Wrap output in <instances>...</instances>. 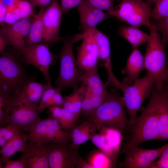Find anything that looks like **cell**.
<instances>
[{
  "label": "cell",
  "mask_w": 168,
  "mask_h": 168,
  "mask_svg": "<svg viewBox=\"0 0 168 168\" xmlns=\"http://www.w3.org/2000/svg\"><path fill=\"white\" fill-rule=\"evenodd\" d=\"M155 23L158 30L161 33L162 42L165 44H168V16L156 20Z\"/></svg>",
  "instance_id": "obj_38"
},
{
  "label": "cell",
  "mask_w": 168,
  "mask_h": 168,
  "mask_svg": "<svg viewBox=\"0 0 168 168\" xmlns=\"http://www.w3.org/2000/svg\"><path fill=\"white\" fill-rule=\"evenodd\" d=\"M93 113L89 95L86 90L82 103L81 113L84 116L88 118L91 116Z\"/></svg>",
  "instance_id": "obj_39"
},
{
  "label": "cell",
  "mask_w": 168,
  "mask_h": 168,
  "mask_svg": "<svg viewBox=\"0 0 168 168\" xmlns=\"http://www.w3.org/2000/svg\"><path fill=\"white\" fill-rule=\"evenodd\" d=\"M149 102L140 115L130 124L127 143L138 146L145 141L158 139L161 90L153 87Z\"/></svg>",
  "instance_id": "obj_1"
},
{
  "label": "cell",
  "mask_w": 168,
  "mask_h": 168,
  "mask_svg": "<svg viewBox=\"0 0 168 168\" xmlns=\"http://www.w3.org/2000/svg\"><path fill=\"white\" fill-rule=\"evenodd\" d=\"M119 35L127 40L133 48L147 42L149 35L134 27L123 25L118 28Z\"/></svg>",
  "instance_id": "obj_24"
},
{
  "label": "cell",
  "mask_w": 168,
  "mask_h": 168,
  "mask_svg": "<svg viewBox=\"0 0 168 168\" xmlns=\"http://www.w3.org/2000/svg\"><path fill=\"white\" fill-rule=\"evenodd\" d=\"M144 69V57L137 48H133L126 66L121 71L122 74L126 75L122 83L125 85L131 84L139 78L140 73Z\"/></svg>",
  "instance_id": "obj_19"
},
{
  "label": "cell",
  "mask_w": 168,
  "mask_h": 168,
  "mask_svg": "<svg viewBox=\"0 0 168 168\" xmlns=\"http://www.w3.org/2000/svg\"><path fill=\"white\" fill-rule=\"evenodd\" d=\"M153 85L152 78L147 73L130 84L122 83L120 90L123 93L122 100L130 124L137 117L138 111L144 100L152 93Z\"/></svg>",
  "instance_id": "obj_6"
},
{
  "label": "cell",
  "mask_w": 168,
  "mask_h": 168,
  "mask_svg": "<svg viewBox=\"0 0 168 168\" xmlns=\"http://www.w3.org/2000/svg\"><path fill=\"white\" fill-rule=\"evenodd\" d=\"M120 3L109 14L124 21L130 26L138 28L152 25L150 20L151 12L150 3L142 0H121Z\"/></svg>",
  "instance_id": "obj_8"
},
{
  "label": "cell",
  "mask_w": 168,
  "mask_h": 168,
  "mask_svg": "<svg viewBox=\"0 0 168 168\" xmlns=\"http://www.w3.org/2000/svg\"><path fill=\"white\" fill-rule=\"evenodd\" d=\"M41 112L38 105L30 101L22 91L14 98L9 124L20 126L23 130L29 132L41 119Z\"/></svg>",
  "instance_id": "obj_10"
},
{
  "label": "cell",
  "mask_w": 168,
  "mask_h": 168,
  "mask_svg": "<svg viewBox=\"0 0 168 168\" xmlns=\"http://www.w3.org/2000/svg\"><path fill=\"white\" fill-rule=\"evenodd\" d=\"M20 0H0V3H2L7 8L17 4Z\"/></svg>",
  "instance_id": "obj_49"
},
{
  "label": "cell",
  "mask_w": 168,
  "mask_h": 168,
  "mask_svg": "<svg viewBox=\"0 0 168 168\" xmlns=\"http://www.w3.org/2000/svg\"><path fill=\"white\" fill-rule=\"evenodd\" d=\"M149 28V37L144 57L145 69L152 78L154 86L161 90L165 86L166 69L165 44L161 39L155 23L152 22Z\"/></svg>",
  "instance_id": "obj_5"
},
{
  "label": "cell",
  "mask_w": 168,
  "mask_h": 168,
  "mask_svg": "<svg viewBox=\"0 0 168 168\" xmlns=\"http://www.w3.org/2000/svg\"><path fill=\"white\" fill-rule=\"evenodd\" d=\"M86 161L93 168H115L112 159L99 149L91 152L87 157Z\"/></svg>",
  "instance_id": "obj_28"
},
{
  "label": "cell",
  "mask_w": 168,
  "mask_h": 168,
  "mask_svg": "<svg viewBox=\"0 0 168 168\" xmlns=\"http://www.w3.org/2000/svg\"><path fill=\"white\" fill-rule=\"evenodd\" d=\"M87 123L84 121L80 124H75L70 131L71 140L78 136L86 127Z\"/></svg>",
  "instance_id": "obj_43"
},
{
  "label": "cell",
  "mask_w": 168,
  "mask_h": 168,
  "mask_svg": "<svg viewBox=\"0 0 168 168\" xmlns=\"http://www.w3.org/2000/svg\"><path fill=\"white\" fill-rule=\"evenodd\" d=\"M49 168H75L80 155L69 142L48 144Z\"/></svg>",
  "instance_id": "obj_12"
},
{
  "label": "cell",
  "mask_w": 168,
  "mask_h": 168,
  "mask_svg": "<svg viewBox=\"0 0 168 168\" xmlns=\"http://www.w3.org/2000/svg\"><path fill=\"white\" fill-rule=\"evenodd\" d=\"M98 69L97 66L85 71L82 77L81 82L86 86V90L91 93L96 95H105L108 91L107 86L100 79Z\"/></svg>",
  "instance_id": "obj_21"
},
{
  "label": "cell",
  "mask_w": 168,
  "mask_h": 168,
  "mask_svg": "<svg viewBox=\"0 0 168 168\" xmlns=\"http://www.w3.org/2000/svg\"><path fill=\"white\" fill-rule=\"evenodd\" d=\"M86 90V86L82 84L80 86L73 90V92L71 94L73 102V113L78 117L81 113L82 103Z\"/></svg>",
  "instance_id": "obj_32"
},
{
  "label": "cell",
  "mask_w": 168,
  "mask_h": 168,
  "mask_svg": "<svg viewBox=\"0 0 168 168\" xmlns=\"http://www.w3.org/2000/svg\"><path fill=\"white\" fill-rule=\"evenodd\" d=\"M63 14L58 0H53L44 10L42 16L43 41L55 43L62 41L59 35Z\"/></svg>",
  "instance_id": "obj_13"
},
{
  "label": "cell",
  "mask_w": 168,
  "mask_h": 168,
  "mask_svg": "<svg viewBox=\"0 0 168 168\" xmlns=\"http://www.w3.org/2000/svg\"><path fill=\"white\" fill-rule=\"evenodd\" d=\"M86 123L87 125L84 130L78 136L71 140L72 145L76 149L78 150L81 145L90 140L91 134L97 131L94 126Z\"/></svg>",
  "instance_id": "obj_33"
},
{
  "label": "cell",
  "mask_w": 168,
  "mask_h": 168,
  "mask_svg": "<svg viewBox=\"0 0 168 168\" xmlns=\"http://www.w3.org/2000/svg\"><path fill=\"white\" fill-rule=\"evenodd\" d=\"M48 116L57 120L61 128L67 132H70L76 124L79 118L74 113L58 106H54L48 108Z\"/></svg>",
  "instance_id": "obj_22"
},
{
  "label": "cell",
  "mask_w": 168,
  "mask_h": 168,
  "mask_svg": "<svg viewBox=\"0 0 168 168\" xmlns=\"http://www.w3.org/2000/svg\"><path fill=\"white\" fill-rule=\"evenodd\" d=\"M11 45L10 43L4 33L0 31V53L2 54L6 51L7 46Z\"/></svg>",
  "instance_id": "obj_44"
},
{
  "label": "cell",
  "mask_w": 168,
  "mask_h": 168,
  "mask_svg": "<svg viewBox=\"0 0 168 168\" xmlns=\"http://www.w3.org/2000/svg\"><path fill=\"white\" fill-rule=\"evenodd\" d=\"M63 14H67L71 9L77 7L83 0H58Z\"/></svg>",
  "instance_id": "obj_40"
},
{
  "label": "cell",
  "mask_w": 168,
  "mask_h": 168,
  "mask_svg": "<svg viewBox=\"0 0 168 168\" xmlns=\"http://www.w3.org/2000/svg\"><path fill=\"white\" fill-rule=\"evenodd\" d=\"M17 7L21 19L31 18L35 14L34 11L35 7L28 0H19Z\"/></svg>",
  "instance_id": "obj_35"
},
{
  "label": "cell",
  "mask_w": 168,
  "mask_h": 168,
  "mask_svg": "<svg viewBox=\"0 0 168 168\" xmlns=\"http://www.w3.org/2000/svg\"><path fill=\"white\" fill-rule=\"evenodd\" d=\"M90 140L98 149L112 159L116 168L117 159L120 153L111 146L105 136L100 133L95 132L91 135Z\"/></svg>",
  "instance_id": "obj_26"
},
{
  "label": "cell",
  "mask_w": 168,
  "mask_h": 168,
  "mask_svg": "<svg viewBox=\"0 0 168 168\" xmlns=\"http://www.w3.org/2000/svg\"><path fill=\"white\" fill-rule=\"evenodd\" d=\"M2 168H25L24 163L18 159L16 160H9Z\"/></svg>",
  "instance_id": "obj_45"
},
{
  "label": "cell",
  "mask_w": 168,
  "mask_h": 168,
  "mask_svg": "<svg viewBox=\"0 0 168 168\" xmlns=\"http://www.w3.org/2000/svg\"><path fill=\"white\" fill-rule=\"evenodd\" d=\"M61 91L58 87H54L52 85L49 86L44 93L38 105L39 111L41 112L46 109V106L54 95L58 91Z\"/></svg>",
  "instance_id": "obj_36"
},
{
  "label": "cell",
  "mask_w": 168,
  "mask_h": 168,
  "mask_svg": "<svg viewBox=\"0 0 168 168\" xmlns=\"http://www.w3.org/2000/svg\"><path fill=\"white\" fill-rule=\"evenodd\" d=\"M84 32V37L77 48L76 63L80 69L85 71L98 66L99 53L92 35L88 31Z\"/></svg>",
  "instance_id": "obj_14"
},
{
  "label": "cell",
  "mask_w": 168,
  "mask_h": 168,
  "mask_svg": "<svg viewBox=\"0 0 168 168\" xmlns=\"http://www.w3.org/2000/svg\"><path fill=\"white\" fill-rule=\"evenodd\" d=\"M158 0H147V2L149 3L151 2L156 3Z\"/></svg>",
  "instance_id": "obj_51"
},
{
  "label": "cell",
  "mask_w": 168,
  "mask_h": 168,
  "mask_svg": "<svg viewBox=\"0 0 168 168\" xmlns=\"http://www.w3.org/2000/svg\"><path fill=\"white\" fill-rule=\"evenodd\" d=\"M152 168H168V143L166 144L159 160L155 162Z\"/></svg>",
  "instance_id": "obj_41"
},
{
  "label": "cell",
  "mask_w": 168,
  "mask_h": 168,
  "mask_svg": "<svg viewBox=\"0 0 168 168\" xmlns=\"http://www.w3.org/2000/svg\"><path fill=\"white\" fill-rule=\"evenodd\" d=\"M61 91L56 93L50 100L46 106V109L54 106H62L64 98L62 96Z\"/></svg>",
  "instance_id": "obj_42"
},
{
  "label": "cell",
  "mask_w": 168,
  "mask_h": 168,
  "mask_svg": "<svg viewBox=\"0 0 168 168\" xmlns=\"http://www.w3.org/2000/svg\"><path fill=\"white\" fill-rule=\"evenodd\" d=\"M44 8H41L38 13L33 16L30 32L26 41L28 47L43 41V25L42 16Z\"/></svg>",
  "instance_id": "obj_25"
},
{
  "label": "cell",
  "mask_w": 168,
  "mask_h": 168,
  "mask_svg": "<svg viewBox=\"0 0 168 168\" xmlns=\"http://www.w3.org/2000/svg\"><path fill=\"white\" fill-rule=\"evenodd\" d=\"M88 31L92 35L97 44L99 53L98 60L100 61L107 72V80L110 82L115 80L116 77L113 72L112 67L109 36L95 28Z\"/></svg>",
  "instance_id": "obj_18"
},
{
  "label": "cell",
  "mask_w": 168,
  "mask_h": 168,
  "mask_svg": "<svg viewBox=\"0 0 168 168\" xmlns=\"http://www.w3.org/2000/svg\"><path fill=\"white\" fill-rule=\"evenodd\" d=\"M22 130L17 125L9 124L0 128V146L1 147L11 139L17 132Z\"/></svg>",
  "instance_id": "obj_31"
},
{
  "label": "cell",
  "mask_w": 168,
  "mask_h": 168,
  "mask_svg": "<svg viewBox=\"0 0 168 168\" xmlns=\"http://www.w3.org/2000/svg\"><path fill=\"white\" fill-rule=\"evenodd\" d=\"M29 132L28 141L39 145L61 143L71 140L70 132L62 129L57 120L49 116L40 119Z\"/></svg>",
  "instance_id": "obj_9"
},
{
  "label": "cell",
  "mask_w": 168,
  "mask_h": 168,
  "mask_svg": "<svg viewBox=\"0 0 168 168\" xmlns=\"http://www.w3.org/2000/svg\"><path fill=\"white\" fill-rule=\"evenodd\" d=\"M7 11V7L0 3V24L1 27H3L6 25L5 20Z\"/></svg>",
  "instance_id": "obj_47"
},
{
  "label": "cell",
  "mask_w": 168,
  "mask_h": 168,
  "mask_svg": "<svg viewBox=\"0 0 168 168\" xmlns=\"http://www.w3.org/2000/svg\"><path fill=\"white\" fill-rule=\"evenodd\" d=\"M15 50L24 64L37 68L43 75L47 83L52 85L49 67L55 64L57 57L50 51L48 43H39Z\"/></svg>",
  "instance_id": "obj_7"
},
{
  "label": "cell",
  "mask_w": 168,
  "mask_h": 168,
  "mask_svg": "<svg viewBox=\"0 0 168 168\" xmlns=\"http://www.w3.org/2000/svg\"><path fill=\"white\" fill-rule=\"evenodd\" d=\"M19 158L25 168H49L48 144L39 145L28 141Z\"/></svg>",
  "instance_id": "obj_15"
},
{
  "label": "cell",
  "mask_w": 168,
  "mask_h": 168,
  "mask_svg": "<svg viewBox=\"0 0 168 168\" xmlns=\"http://www.w3.org/2000/svg\"><path fill=\"white\" fill-rule=\"evenodd\" d=\"M77 7L80 28L84 32L95 28L99 23L110 16L107 12L93 6L86 0H83Z\"/></svg>",
  "instance_id": "obj_17"
},
{
  "label": "cell",
  "mask_w": 168,
  "mask_h": 168,
  "mask_svg": "<svg viewBox=\"0 0 168 168\" xmlns=\"http://www.w3.org/2000/svg\"><path fill=\"white\" fill-rule=\"evenodd\" d=\"M14 98L7 95L0 94V126L9 123L10 115Z\"/></svg>",
  "instance_id": "obj_29"
},
{
  "label": "cell",
  "mask_w": 168,
  "mask_h": 168,
  "mask_svg": "<svg viewBox=\"0 0 168 168\" xmlns=\"http://www.w3.org/2000/svg\"><path fill=\"white\" fill-rule=\"evenodd\" d=\"M158 140H168V87L161 90Z\"/></svg>",
  "instance_id": "obj_23"
},
{
  "label": "cell",
  "mask_w": 168,
  "mask_h": 168,
  "mask_svg": "<svg viewBox=\"0 0 168 168\" xmlns=\"http://www.w3.org/2000/svg\"><path fill=\"white\" fill-rule=\"evenodd\" d=\"M21 130L17 132L1 148L0 153V168L5 164L10 158L17 152H22L28 141V135Z\"/></svg>",
  "instance_id": "obj_20"
},
{
  "label": "cell",
  "mask_w": 168,
  "mask_h": 168,
  "mask_svg": "<svg viewBox=\"0 0 168 168\" xmlns=\"http://www.w3.org/2000/svg\"><path fill=\"white\" fill-rule=\"evenodd\" d=\"M35 7L37 6L41 8H44L49 5L53 0H28Z\"/></svg>",
  "instance_id": "obj_46"
},
{
  "label": "cell",
  "mask_w": 168,
  "mask_h": 168,
  "mask_svg": "<svg viewBox=\"0 0 168 168\" xmlns=\"http://www.w3.org/2000/svg\"><path fill=\"white\" fill-rule=\"evenodd\" d=\"M0 57V94L15 98L25 85L34 80L29 74L23 63L14 52L5 51Z\"/></svg>",
  "instance_id": "obj_3"
},
{
  "label": "cell",
  "mask_w": 168,
  "mask_h": 168,
  "mask_svg": "<svg viewBox=\"0 0 168 168\" xmlns=\"http://www.w3.org/2000/svg\"><path fill=\"white\" fill-rule=\"evenodd\" d=\"M120 0V1H121V0Z\"/></svg>",
  "instance_id": "obj_52"
},
{
  "label": "cell",
  "mask_w": 168,
  "mask_h": 168,
  "mask_svg": "<svg viewBox=\"0 0 168 168\" xmlns=\"http://www.w3.org/2000/svg\"><path fill=\"white\" fill-rule=\"evenodd\" d=\"M98 131L105 135L111 146L120 153V147L123 138L121 132L116 129L107 127L101 128Z\"/></svg>",
  "instance_id": "obj_30"
},
{
  "label": "cell",
  "mask_w": 168,
  "mask_h": 168,
  "mask_svg": "<svg viewBox=\"0 0 168 168\" xmlns=\"http://www.w3.org/2000/svg\"><path fill=\"white\" fill-rule=\"evenodd\" d=\"M166 144L156 149H146L138 146L124 144L120 154L125 156L119 167L123 168H152L155 160L160 157L165 149Z\"/></svg>",
  "instance_id": "obj_11"
},
{
  "label": "cell",
  "mask_w": 168,
  "mask_h": 168,
  "mask_svg": "<svg viewBox=\"0 0 168 168\" xmlns=\"http://www.w3.org/2000/svg\"><path fill=\"white\" fill-rule=\"evenodd\" d=\"M165 83L166 84L165 86H166L168 87V66L167 68H166L165 80Z\"/></svg>",
  "instance_id": "obj_50"
},
{
  "label": "cell",
  "mask_w": 168,
  "mask_h": 168,
  "mask_svg": "<svg viewBox=\"0 0 168 168\" xmlns=\"http://www.w3.org/2000/svg\"><path fill=\"white\" fill-rule=\"evenodd\" d=\"M33 18L21 19L13 24L1 27L0 30L5 35L15 49L18 50L26 46V41Z\"/></svg>",
  "instance_id": "obj_16"
},
{
  "label": "cell",
  "mask_w": 168,
  "mask_h": 168,
  "mask_svg": "<svg viewBox=\"0 0 168 168\" xmlns=\"http://www.w3.org/2000/svg\"><path fill=\"white\" fill-rule=\"evenodd\" d=\"M168 16V0H158L151 11L150 17L155 20Z\"/></svg>",
  "instance_id": "obj_34"
},
{
  "label": "cell",
  "mask_w": 168,
  "mask_h": 168,
  "mask_svg": "<svg viewBox=\"0 0 168 168\" xmlns=\"http://www.w3.org/2000/svg\"><path fill=\"white\" fill-rule=\"evenodd\" d=\"M76 167L77 168H93L92 167L79 155L78 156Z\"/></svg>",
  "instance_id": "obj_48"
},
{
  "label": "cell",
  "mask_w": 168,
  "mask_h": 168,
  "mask_svg": "<svg viewBox=\"0 0 168 168\" xmlns=\"http://www.w3.org/2000/svg\"><path fill=\"white\" fill-rule=\"evenodd\" d=\"M31 80L24 86L22 91L31 102L36 104L40 101L46 90L50 86Z\"/></svg>",
  "instance_id": "obj_27"
},
{
  "label": "cell",
  "mask_w": 168,
  "mask_h": 168,
  "mask_svg": "<svg viewBox=\"0 0 168 168\" xmlns=\"http://www.w3.org/2000/svg\"><path fill=\"white\" fill-rule=\"evenodd\" d=\"M122 97L115 89L108 91L102 104L84 121L92 124L96 131L109 127L122 133L129 130L130 123L126 117Z\"/></svg>",
  "instance_id": "obj_2"
},
{
  "label": "cell",
  "mask_w": 168,
  "mask_h": 168,
  "mask_svg": "<svg viewBox=\"0 0 168 168\" xmlns=\"http://www.w3.org/2000/svg\"><path fill=\"white\" fill-rule=\"evenodd\" d=\"M93 6L106 12L109 14L114 10V0H86Z\"/></svg>",
  "instance_id": "obj_37"
},
{
  "label": "cell",
  "mask_w": 168,
  "mask_h": 168,
  "mask_svg": "<svg viewBox=\"0 0 168 168\" xmlns=\"http://www.w3.org/2000/svg\"><path fill=\"white\" fill-rule=\"evenodd\" d=\"M85 33L67 35L63 37V46L59 51L60 66L59 75L55 80V84L61 91L70 87L73 90L78 87L84 71L77 66L73 50L74 44L83 40Z\"/></svg>",
  "instance_id": "obj_4"
}]
</instances>
